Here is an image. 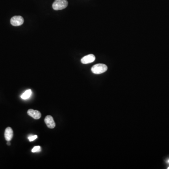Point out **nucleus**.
Returning <instances> with one entry per match:
<instances>
[{"instance_id": "1", "label": "nucleus", "mask_w": 169, "mask_h": 169, "mask_svg": "<svg viewBox=\"0 0 169 169\" xmlns=\"http://www.w3.org/2000/svg\"><path fill=\"white\" fill-rule=\"evenodd\" d=\"M68 4V2L67 0H55L52 5V7L54 10H62L66 9Z\"/></svg>"}, {"instance_id": "2", "label": "nucleus", "mask_w": 169, "mask_h": 169, "mask_svg": "<svg viewBox=\"0 0 169 169\" xmlns=\"http://www.w3.org/2000/svg\"><path fill=\"white\" fill-rule=\"evenodd\" d=\"M108 67L104 64L99 63L96 64L92 67L91 71L93 73L95 74H100L107 71Z\"/></svg>"}, {"instance_id": "3", "label": "nucleus", "mask_w": 169, "mask_h": 169, "mask_svg": "<svg viewBox=\"0 0 169 169\" xmlns=\"http://www.w3.org/2000/svg\"><path fill=\"white\" fill-rule=\"evenodd\" d=\"M24 22V18L21 16H14L10 19V23L13 26H20L22 25Z\"/></svg>"}, {"instance_id": "4", "label": "nucleus", "mask_w": 169, "mask_h": 169, "mask_svg": "<svg viewBox=\"0 0 169 169\" xmlns=\"http://www.w3.org/2000/svg\"><path fill=\"white\" fill-rule=\"evenodd\" d=\"M44 121L45 124H46L47 127L49 128L53 129L55 127V123L53 117L51 116L48 115L46 117Z\"/></svg>"}, {"instance_id": "5", "label": "nucleus", "mask_w": 169, "mask_h": 169, "mask_svg": "<svg viewBox=\"0 0 169 169\" xmlns=\"http://www.w3.org/2000/svg\"><path fill=\"white\" fill-rule=\"evenodd\" d=\"M95 60V57L93 54L88 55L84 56L81 59V62L83 64H88L94 62Z\"/></svg>"}, {"instance_id": "6", "label": "nucleus", "mask_w": 169, "mask_h": 169, "mask_svg": "<svg viewBox=\"0 0 169 169\" xmlns=\"http://www.w3.org/2000/svg\"><path fill=\"white\" fill-rule=\"evenodd\" d=\"M27 114L29 116L35 119H39L42 117L41 113L39 111L34 110L33 109H30L28 110Z\"/></svg>"}, {"instance_id": "7", "label": "nucleus", "mask_w": 169, "mask_h": 169, "mask_svg": "<svg viewBox=\"0 0 169 169\" xmlns=\"http://www.w3.org/2000/svg\"><path fill=\"white\" fill-rule=\"evenodd\" d=\"M13 137V131L12 129L10 127L6 128L4 132V137L7 141H10Z\"/></svg>"}, {"instance_id": "8", "label": "nucleus", "mask_w": 169, "mask_h": 169, "mask_svg": "<svg viewBox=\"0 0 169 169\" xmlns=\"http://www.w3.org/2000/svg\"><path fill=\"white\" fill-rule=\"evenodd\" d=\"M31 95H32V91H31V89H28V90L25 91L21 95V97L22 99H27L28 98H30Z\"/></svg>"}, {"instance_id": "9", "label": "nucleus", "mask_w": 169, "mask_h": 169, "mask_svg": "<svg viewBox=\"0 0 169 169\" xmlns=\"http://www.w3.org/2000/svg\"><path fill=\"white\" fill-rule=\"evenodd\" d=\"M41 146H35L32 149V152L33 153H35V152H39L41 151Z\"/></svg>"}, {"instance_id": "10", "label": "nucleus", "mask_w": 169, "mask_h": 169, "mask_svg": "<svg viewBox=\"0 0 169 169\" xmlns=\"http://www.w3.org/2000/svg\"><path fill=\"white\" fill-rule=\"evenodd\" d=\"M37 138V135H33V136H32L29 137H28V139L30 141H33L36 140Z\"/></svg>"}, {"instance_id": "11", "label": "nucleus", "mask_w": 169, "mask_h": 169, "mask_svg": "<svg viewBox=\"0 0 169 169\" xmlns=\"http://www.w3.org/2000/svg\"><path fill=\"white\" fill-rule=\"evenodd\" d=\"M7 144L9 146L10 145V141H7Z\"/></svg>"}, {"instance_id": "12", "label": "nucleus", "mask_w": 169, "mask_h": 169, "mask_svg": "<svg viewBox=\"0 0 169 169\" xmlns=\"http://www.w3.org/2000/svg\"><path fill=\"white\" fill-rule=\"evenodd\" d=\"M168 162H169V160H168Z\"/></svg>"}, {"instance_id": "13", "label": "nucleus", "mask_w": 169, "mask_h": 169, "mask_svg": "<svg viewBox=\"0 0 169 169\" xmlns=\"http://www.w3.org/2000/svg\"><path fill=\"white\" fill-rule=\"evenodd\" d=\"M167 169H169V167H168V168H167Z\"/></svg>"}]
</instances>
